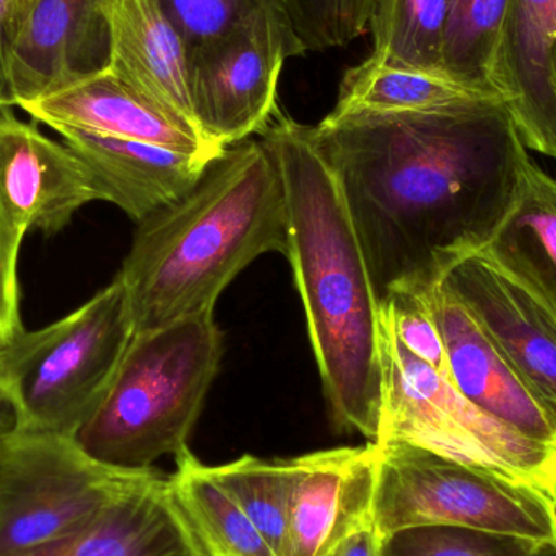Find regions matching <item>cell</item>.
<instances>
[{
  "mask_svg": "<svg viewBox=\"0 0 556 556\" xmlns=\"http://www.w3.org/2000/svg\"><path fill=\"white\" fill-rule=\"evenodd\" d=\"M15 556H194L169 495L168 477L153 472L77 534Z\"/></svg>",
  "mask_w": 556,
  "mask_h": 556,
  "instance_id": "obj_19",
  "label": "cell"
},
{
  "mask_svg": "<svg viewBox=\"0 0 556 556\" xmlns=\"http://www.w3.org/2000/svg\"><path fill=\"white\" fill-rule=\"evenodd\" d=\"M119 276L134 333L214 313L257 257L288 253L283 179L269 147H227L179 201L139 222Z\"/></svg>",
  "mask_w": 556,
  "mask_h": 556,
  "instance_id": "obj_3",
  "label": "cell"
},
{
  "mask_svg": "<svg viewBox=\"0 0 556 556\" xmlns=\"http://www.w3.org/2000/svg\"><path fill=\"white\" fill-rule=\"evenodd\" d=\"M382 326V399L376 444L405 443L532 486L556 500V443H542L467 401L446 376Z\"/></svg>",
  "mask_w": 556,
  "mask_h": 556,
  "instance_id": "obj_6",
  "label": "cell"
},
{
  "mask_svg": "<svg viewBox=\"0 0 556 556\" xmlns=\"http://www.w3.org/2000/svg\"><path fill=\"white\" fill-rule=\"evenodd\" d=\"M101 13L108 29L106 67L137 93L199 130L188 48L159 0H103Z\"/></svg>",
  "mask_w": 556,
  "mask_h": 556,
  "instance_id": "obj_17",
  "label": "cell"
},
{
  "mask_svg": "<svg viewBox=\"0 0 556 556\" xmlns=\"http://www.w3.org/2000/svg\"><path fill=\"white\" fill-rule=\"evenodd\" d=\"M480 253L556 316V179L529 160L511 211Z\"/></svg>",
  "mask_w": 556,
  "mask_h": 556,
  "instance_id": "obj_20",
  "label": "cell"
},
{
  "mask_svg": "<svg viewBox=\"0 0 556 556\" xmlns=\"http://www.w3.org/2000/svg\"><path fill=\"white\" fill-rule=\"evenodd\" d=\"M23 238L10 224L0 202V346L22 329L20 317L18 254Z\"/></svg>",
  "mask_w": 556,
  "mask_h": 556,
  "instance_id": "obj_30",
  "label": "cell"
},
{
  "mask_svg": "<svg viewBox=\"0 0 556 556\" xmlns=\"http://www.w3.org/2000/svg\"><path fill=\"white\" fill-rule=\"evenodd\" d=\"M509 3L450 0L441 51L444 75L477 93L498 98L492 87V68Z\"/></svg>",
  "mask_w": 556,
  "mask_h": 556,
  "instance_id": "obj_23",
  "label": "cell"
},
{
  "mask_svg": "<svg viewBox=\"0 0 556 556\" xmlns=\"http://www.w3.org/2000/svg\"><path fill=\"white\" fill-rule=\"evenodd\" d=\"M94 201L93 178L74 150L15 110L0 113V202L20 238L61 233Z\"/></svg>",
  "mask_w": 556,
  "mask_h": 556,
  "instance_id": "obj_11",
  "label": "cell"
},
{
  "mask_svg": "<svg viewBox=\"0 0 556 556\" xmlns=\"http://www.w3.org/2000/svg\"><path fill=\"white\" fill-rule=\"evenodd\" d=\"M529 556H556V542H548V544H541Z\"/></svg>",
  "mask_w": 556,
  "mask_h": 556,
  "instance_id": "obj_34",
  "label": "cell"
},
{
  "mask_svg": "<svg viewBox=\"0 0 556 556\" xmlns=\"http://www.w3.org/2000/svg\"><path fill=\"white\" fill-rule=\"evenodd\" d=\"M22 2H23V5H25L26 12H28L29 7L33 5V2H35V0H22Z\"/></svg>",
  "mask_w": 556,
  "mask_h": 556,
  "instance_id": "obj_35",
  "label": "cell"
},
{
  "mask_svg": "<svg viewBox=\"0 0 556 556\" xmlns=\"http://www.w3.org/2000/svg\"><path fill=\"white\" fill-rule=\"evenodd\" d=\"M103 0H35L12 61L15 110L72 78L108 64Z\"/></svg>",
  "mask_w": 556,
  "mask_h": 556,
  "instance_id": "obj_18",
  "label": "cell"
},
{
  "mask_svg": "<svg viewBox=\"0 0 556 556\" xmlns=\"http://www.w3.org/2000/svg\"><path fill=\"white\" fill-rule=\"evenodd\" d=\"M22 0H0V113L15 110L12 90V61L25 23Z\"/></svg>",
  "mask_w": 556,
  "mask_h": 556,
  "instance_id": "obj_31",
  "label": "cell"
},
{
  "mask_svg": "<svg viewBox=\"0 0 556 556\" xmlns=\"http://www.w3.org/2000/svg\"><path fill=\"white\" fill-rule=\"evenodd\" d=\"M55 132L87 165L98 201L116 205L137 224L185 198L212 162L205 156L119 137L75 129Z\"/></svg>",
  "mask_w": 556,
  "mask_h": 556,
  "instance_id": "obj_15",
  "label": "cell"
},
{
  "mask_svg": "<svg viewBox=\"0 0 556 556\" xmlns=\"http://www.w3.org/2000/svg\"><path fill=\"white\" fill-rule=\"evenodd\" d=\"M381 535L375 525L365 526L346 535L326 556H379Z\"/></svg>",
  "mask_w": 556,
  "mask_h": 556,
  "instance_id": "obj_32",
  "label": "cell"
},
{
  "mask_svg": "<svg viewBox=\"0 0 556 556\" xmlns=\"http://www.w3.org/2000/svg\"><path fill=\"white\" fill-rule=\"evenodd\" d=\"M188 52L217 38L264 7H281L285 0H159ZM287 10V9H285Z\"/></svg>",
  "mask_w": 556,
  "mask_h": 556,
  "instance_id": "obj_28",
  "label": "cell"
},
{
  "mask_svg": "<svg viewBox=\"0 0 556 556\" xmlns=\"http://www.w3.org/2000/svg\"><path fill=\"white\" fill-rule=\"evenodd\" d=\"M541 542L456 526H418L382 535L379 556H529Z\"/></svg>",
  "mask_w": 556,
  "mask_h": 556,
  "instance_id": "obj_26",
  "label": "cell"
},
{
  "mask_svg": "<svg viewBox=\"0 0 556 556\" xmlns=\"http://www.w3.org/2000/svg\"><path fill=\"white\" fill-rule=\"evenodd\" d=\"M447 7L450 0H375L369 18L372 55L441 72Z\"/></svg>",
  "mask_w": 556,
  "mask_h": 556,
  "instance_id": "obj_24",
  "label": "cell"
},
{
  "mask_svg": "<svg viewBox=\"0 0 556 556\" xmlns=\"http://www.w3.org/2000/svg\"><path fill=\"white\" fill-rule=\"evenodd\" d=\"M212 479L243 509L278 556H287L290 459L243 456L207 466Z\"/></svg>",
  "mask_w": 556,
  "mask_h": 556,
  "instance_id": "obj_25",
  "label": "cell"
},
{
  "mask_svg": "<svg viewBox=\"0 0 556 556\" xmlns=\"http://www.w3.org/2000/svg\"><path fill=\"white\" fill-rule=\"evenodd\" d=\"M287 10L264 7L188 52L195 123L218 149L260 134L278 110L285 61L304 54Z\"/></svg>",
  "mask_w": 556,
  "mask_h": 556,
  "instance_id": "obj_9",
  "label": "cell"
},
{
  "mask_svg": "<svg viewBox=\"0 0 556 556\" xmlns=\"http://www.w3.org/2000/svg\"><path fill=\"white\" fill-rule=\"evenodd\" d=\"M224 355L214 313L134 333L116 376L74 434L85 454L126 472H146L188 453Z\"/></svg>",
  "mask_w": 556,
  "mask_h": 556,
  "instance_id": "obj_4",
  "label": "cell"
},
{
  "mask_svg": "<svg viewBox=\"0 0 556 556\" xmlns=\"http://www.w3.org/2000/svg\"><path fill=\"white\" fill-rule=\"evenodd\" d=\"M526 149L556 162V0H511L492 68Z\"/></svg>",
  "mask_w": 556,
  "mask_h": 556,
  "instance_id": "obj_14",
  "label": "cell"
},
{
  "mask_svg": "<svg viewBox=\"0 0 556 556\" xmlns=\"http://www.w3.org/2000/svg\"><path fill=\"white\" fill-rule=\"evenodd\" d=\"M132 337L119 276L62 319L22 327L0 346V375L18 402L23 430L74 438L110 389Z\"/></svg>",
  "mask_w": 556,
  "mask_h": 556,
  "instance_id": "obj_5",
  "label": "cell"
},
{
  "mask_svg": "<svg viewBox=\"0 0 556 556\" xmlns=\"http://www.w3.org/2000/svg\"><path fill=\"white\" fill-rule=\"evenodd\" d=\"M376 446L372 519L381 538L418 526H456L556 542V500L545 493L424 447Z\"/></svg>",
  "mask_w": 556,
  "mask_h": 556,
  "instance_id": "obj_7",
  "label": "cell"
},
{
  "mask_svg": "<svg viewBox=\"0 0 556 556\" xmlns=\"http://www.w3.org/2000/svg\"><path fill=\"white\" fill-rule=\"evenodd\" d=\"M358 233L379 303L425 294L480 253L515 204L528 150L498 98L311 127Z\"/></svg>",
  "mask_w": 556,
  "mask_h": 556,
  "instance_id": "obj_1",
  "label": "cell"
},
{
  "mask_svg": "<svg viewBox=\"0 0 556 556\" xmlns=\"http://www.w3.org/2000/svg\"><path fill=\"white\" fill-rule=\"evenodd\" d=\"M375 0H285L304 51L349 46L369 31Z\"/></svg>",
  "mask_w": 556,
  "mask_h": 556,
  "instance_id": "obj_27",
  "label": "cell"
},
{
  "mask_svg": "<svg viewBox=\"0 0 556 556\" xmlns=\"http://www.w3.org/2000/svg\"><path fill=\"white\" fill-rule=\"evenodd\" d=\"M443 283L544 412L556 433V316L483 253L460 261Z\"/></svg>",
  "mask_w": 556,
  "mask_h": 556,
  "instance_id": "obj_10",
  "label": "cell"
},
{
  "mask_svg": "<svg viewBox=\"0 0 556 556\" xmlns=\"http://www.w3.org/2000/svg\"><path fill=\"white\" fill-rule=\"evenodd\" d=\"M257 136L283 179L285 257L306 313L333 424L376 443L382 399L381 303L345 198L314 146L311 126L278 108Z\"/></svg>",
  "mask_w": 556,
  "mask_h": 556,
  "instance_id": "obj_2",
  "label": "cell"
},
{
  "mask_svg": "<svg viewBox=\"0 0 556 556\" xmlns=\"http://www.w3.org/2000/svg\"><path fill=\"white\" fill-rule=\"evenodd\" d=\"M378 446L291 457L287 556H326L372 519Z\"/></svg>",
  "mask_w": 556,
  "mask_h": 556,
  "instance_id": "obj_13",
  "label": "cell"
},
{
  "mask_svg": "<svg viewBox=\"0 0 556 556\" xmlns=\"http://www.w3.org/2000/svg\"><path fill=\"white\" fill-rule=\"evenodd\" d=\"M425 296L443 337L451 384L467 401L519 433L556 443L544 412L450 288L441 281Z\"/></svg>",
  "mask_w": 556,
  "mask_h": 556,
  "instance_id": "obj_16",
  "label": "cell"
},
{
  "mask_svg": "<svg viewBox=\"0 0 556 556\" xmlns=\"http://www.w3.org/2000/svg\"><path fill=\"white\" fill-rule=\"evenodd\" d=\"M381 319L408 352L450 379L443 337L425 294H391L381 303Z\"/></svg>",
  "mask_w": 556,
  "mask_h": 556,
  "instance_id": "obj_29",
  "label": "cell"
},
{
  "mask_svg": "<svg viewBox=\"0 0 556 556\" xmlns=\"http://www.w3.org/2000/svg\"><path fill=\"white\" fill-rule=\"evenodd\" d=\"M23 431L22 412L12 389L0 375V444Z\"/></svg>",
  "mask_w": 556,
  "mask_h": 556,
  "instance_id": "obj_33",
  "label": "cell"
},
{
  "mask_svg": "<svg viewBox=\"0 0 556 556\" xmlns=\"http://www.w3.org/2000/svg\"><path fill=\"white\" fill-rule=\"evenodd\" d=\"M176 463L178 470L168 477L169 495L185 522L194 556H278L191 451Z\"/></svg>",
  "mask_w": 556,
  "mask_h": 556,
  "instance_id": "obj_22",
  "label": "cell"
},
{
  "mask_svg": "<svg viewBox=\"0 0 556 556\" xmlns=\"http://www.w3.org/2000/svg\"><path fill=\"white\" fill-rule=\"evenodd\" d=\"M153 472L103 466L72 437L20 431L0 444V556L84 531Z\"/></svg>",
  "mask_w": 556,
  "mask_h": 556,
  "instance_id": "obj_8",
  "label": "cell"
},
{
  "mask_svg": "<svg viewBox=\"0 0 556 556\" xmlns=\"http://www.w3.org/2000/svg\"><path fill=\"white\" fill-rule=\"evenodd\" d=\"M476 98H490L457 84L443 72L421 71L369 55L349 68L326 123L362 117L430 113Z\"/></svg>",
  "mask_w": 556,
  "mask_h": 556,
  "instance_id": "obj_21",
  "label": "cell"
},
{
  "mask_svg": "<svg viewBox=\"0 0 556 556\" xmlns=\"http://www.w3.org/2000/svg\"><path fill=\"white\" fill-rule=\"evenodd\" d=\"M49 129H75L100 136L153 143L176 152L217 159L212 146L181 117L137 93L108 67L72 78L16 106Z\"/></svg>",
  "mask_w": 556,
  "mask_h": 556,
  "instance_id": "obj_12",
  "label": "cell"
}]
</instances>
